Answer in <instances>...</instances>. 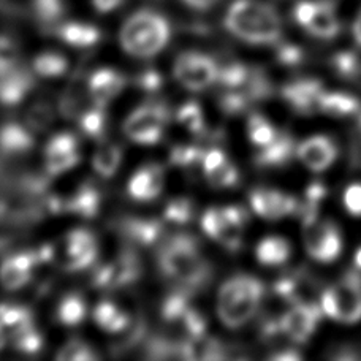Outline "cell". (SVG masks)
I'll use <instances>...</instances> for the list:
<instances>
[{
	"mask_svg": "<svg viewBox=\"0 0 361 361\" xmlns=\"http://www.w3.org/2000/svg\"><path fill=\"white\" fill-rule=\"evenodd\" d=\"M302 241L314 260L331 263L343 252V238L331 221H322L319 214L302 219Z\"/></svg>",
	"mask_w": 361,
	"mask_h": 361,
	"instance_id": "obj_8",
	"label": "cell"
},
{
	"mask_svg": "<svg viewBox=\"0 0 361 361\" xmlns=\"http://www.w3.org/2000/svg\"><path fill=\"white\" fill-rule=\"evenodd\" d=\"M57 360L62 361H90V360H99V355L94 352L86 341L82 339H70L66 344L61 347V350L56 355Z\"/></svg>",
	"mask_w": 361,
	"mask_h": 361,
	"instance_id": "obj_46",
	"label": "cell"
},
{
	"mask_svg": "<svg viewBox=\"0 0 361 361\" xmlns=\"http://www.w3.org/2000/svg\"><path fill=\"white\" fill-rule=\"evenodd\" d=\"M250 72H252V67L240 61L224 62L219 67L217 85L224 86L225 89H241L249 81Z\"/></svg>",
	"mask_w": 361,
	"mask_h": 361,
	"instance_id": "obj_37",
	"label": "cell"
},
{
	"mask_svg": "<svg viewBox=\"0 0 361 361\" xmlns=\"http://www.w3.org/2000/svg\"><path fill=\"white\" fill-rule=\"evenodd\" d=\"M336 146L328 137H312L296 147V156L312 171H324L336 160Z\"/></svg>",
	"mask_w": 361,
	"mask_h": 361,
	"instance_id": "obj_21",
	"label": "cell"
},
{
	"mask_svg": "<svg viewBox=\"0 0 361 361\" xmlns=\"http://www.w3.org/2000/svg\"><path fill=\"white\" fill-rule=\"evenodd\" d=\"M333 72L344 80H355L361 75V59L350 51H341L331 57Z\"/></svg>",
	"mask_w": 361,
	"mask_h": 361,
	"instance_id": "obj_45",
	"label": "cell"
},
{
	"mask_svg": "<svg viewBox=\"0 0 361 361\" xmlns=\"http://www.w3.org/2000/svg\"><path fill=\"white\" fill-rule=\"evenodd\" d=\"M324 86L317 80H298L283 86L282 99L286 100L293 111L300 114H314L320 111L319 103L324 94Z\"/></svg>",
	"mask_w": 361,
	"mask_h": 361,
	"instance_id": "obj_19",
	"label": "cell"
},
{
	"mask_svg": "<svg viewBox=\"0 0 361 361\" xmlns=\"http://www.w3.org/2000/svg\"><path fill=\"white\" fill-rule=\"evenodd\" d=\"M343 203L345 206L347 212H350L352 216L361 217V184L360 183H353L347 187L343 195Z\"/></svg>",
	"mask_w": 361,
	"mask_h": 361,
	"instance_id": "obj_51",
	"label": "cell"
},
{
	"mask_svg": "<svg viewBox=\"0 0 361 361\" xmlns=\"http://www.w3.org/2000/svg\"><path fill=\"white\" fill-rule=\"evenodd\" d=\"M92 4V8L100 13V15H108V13H113L119 10L122 5L126 4V0H90Z\"/></svg>",
	"mask_w": 361,
	"mask_h": 361,
	"instance_id": "obj_52",
	"label": "cell"
},
{
	"mask_svg": "<svg viewBox=\"0 0 361 361\" xmlns=\"http://www.w3.org/2000/svg\"><path fill=\"white\" fill-rule=\"evenodd\" d=\"M165 185V170L159 164L140 166L127 183L128 197L135 202L147 203L159 198Z\"/></svg>",
	"mask_w": 361,
	"mask_h": 361,
	"instance_id": "obj_18",
	"label": "cell"
},
{
	"mask_svg": "<svg viewBox=\"0 0 361 361\" xmlns=\"http://www.w3.org/2000/svg\"><path fill=\"white\" fill-rule=\"evenodd\" d=\"M128 85L127 75L119 70L103 67L97 68L87 76L89 95L95 105L108 106L114 99L124 92Z\"/></svg>",
	"mask_w": 361,
	"mask_h": 361,
	"instance_id": "obj_16",
	"label": "cell"
},
{
	"mask_svg": "<svg viewBox=\"0 0 361 361\" xmlns=\"http://www.w3.org/2000/svg\"><path fill=\"white\" fill-rule=\"evenodd\" d=\"M265 296V283L249 274L228 277L217 295V317L228 330H240L255 317Z\"/></svg>",
	"mask_w": 361,
	"mask_h": 361,
	"instance_id": "obj_3",
	"label": "cell"
},
{
	"mask_svg": "<svg viewBox=\"0 0 361 361\" xmlns=\"http://www.w3.org/2000/svg\"><path fill=\"white\" fill-rule=\"evenodd\" d=\"M355 268H358L360 271H361V247H358L357 249V252H355Z\"/></svg>",
	"mask_w": 361,
	"mask_h": 361,
	"instance_id": "obj_57",
	"label": "cell"
},
{
	"mask_svg": "<svg viewBox=\"0 0 361 361\" xmlns=\"http://www.w3.org/2000/svg\"><path fill=\"white\" fill-rule=\"evenodd\" d=\"M320 307L326 317L343 324L361 320V271H345L336 286L324 290Z\"/></svg>",
	"mask_w": 361,
	"mask_h": 361,
	"instance_id": "obj_5",
	"label": "cell"
},
{
	"mask_svg": "<svg viewBox=\"0 0 361 361\" xmlns=\"http://www.w3.org/2000/svg\"><path fill=\"white\" fill-rule=\"evenodd\" d=\"M320 111L326 114L338 116V118H344V116L358 114L361 111V103L350 94L343 92H324L320 97L319 103Z\"/></svg>",
	"mask_w": 361,
	"mask_h": 361,
	"instance_id": "obj_33",
	"label": "cell"
},
{
	"mask_svg": "<svg viewBox=\"0 0 361 361\" xmlns=\"http://www.w3.org/2000/svg\"><path fill=\"white\" fill-rule=\"evenodd\" d=\"M252 99L244 89H227L219 97V108L227 116H240L252 105Z\"/></svg>",
	"mask_w": 361,
	"mask_h": 361,
	"instance_id": "obj_43",
	"label": "cell"
},
{
	"mask_svg": "<svg viewBox=\"0 0 361 361\" xmlns=\"http://www.w3.org/2000/svg\"><path fill=\"white\" fill-rule=\"evenodd\" d=\"M183 2L193 10L204 11V10H209L211 6L217 2V0H183Z\"/></svg>",
	"mask_w": 361,
	"mask_h": 361,
	"instance_id": "obj_53",
	"label": "cell"
},
{
	"mask_svg": "<svg viewBox=\"0 0 361 361\" xmlns=\"http://www.w3.org/2000/svg\"><path fill=\"white\" fill-rule=\"evenodd\" d=\"M157 263L166 279L192 295L203 290L212 279V268L202 254L200 241L189 233L166 236L160 243Z\"/></svg>",
	"mask_w": 361,
	"mask_h": 361,
	"instance_id": "obj_1",
	"label": "cell"
},
{
	"mask_svg": "<svg viewBox=\"0 0 361 361\" xmlns=\"http://www.w3.org/2000/svg\"><path fill=\"white\" fill-rule=\"evenodd\" d=\"M170 122L169 105L151 100L127 116L122 126L126 137L135 145L156 146L164 138L165 128Z\"/></svg>",
	"mask_w": 361,
	"mask_h": 361,
	"instance_id": "obj_6",
	"label": "cell"
},
{
	"mask_svg": "<svg viewBox=\"0 0 361 361\" xmlns=\"http://www.w3.org/2000/svg\"><path fill=\"white\" fill-rule=\"evenodd\" d=\"M353 37H355L357 43L361 44V11L355 19V24H353Z\"/></svg>",
	"mask_w": 361,
	"mask_h": 361,
	"instance_id": "obj_56",
	"label": "cell"
},
{
	"mask_svg": "<svg viewBox=\"0 0 361 361\" xmlns=\"http://www.w3.org/2000/svg\"><path fill=\"white\" fill-rule=\"evenodd\" d=\"M249 203L255 214L267 221H279L282 217L300 214L301 209V204L293 197L265 187L250 192Z\"/></svg>",
	"mask_w": 361,
	"mask_h": 361,
	"instance_id": "obj_13",
	"label": "cell"
},
{
	"mask_svg": "<svg viewBox=\"0 0 361 361\" xmlns=\"http://www.w3.org/2000/svg\"><path fill=\"white\" fill-rule=\"evenodd\" d=\"M124 233L132 244H138L143 247H152L165 240V227L156 219H126L121 224Z\"/></svg>",
	"mask_w": 361,
	"mask_h": 361,
	"instance_id": "obj_24",
	"label": "cell"
},
{
	"mask_svg": "<svg viewBox=\"0 0 361 361\" xmlns=\"http://www.w3.org/2000/svg\"><path fill=\"white\" fill-rule=\"evenodd\" d=\"M87 302L85 296L80 295L78 292L67 293L62 296L56 309V320L59 322L62 326H78L87 317Z\"/></svg>",
	"mask_w": 361,
	"mask_h": 361,
	"instance_id": "obj_30",
	"label": "cell"
},
{
	"mask_svg": "<svg viewBox=\"0 0 361 361\" xmlns=\"http://www.w3.org/2000/svg\"><path fill=\"white\" fill-rule=\"evenodd\" d=\"M32 70L42 78H61L68 72V59L62 53L44 51V53L35 56L32 62Z\"/></svg>",
	"mask_w": 361,
	"mask_h": 361,
	"instance_id": "obj_35",
	"label": "cell"
},
{
	"mask_svg": "<svg viewBox=\"0 0 361 361\" xmlns=\"http://www.w3.org/2000/svg\"><path fill=\"white\" fill-rule=\"evenodd\" d=\"M56 35L73 48H92L102 42V30L87 23H62L56 27Z\"/></svg>",
	"mask_w": 361,
	"mask_h": 361,
	"instance_id": "obj_27",
	"label": "cell"
},
{
	"mask_svg": "<svg viewBox=\"0 0 361 361\" xmlns=\"http://www.w3.org/2000/svg\"><path fill=\"white\" fill-rule=\"evenodd\" d=\"M273 360H279V361H287V360H301V355L293 349H286V350H279L274 355H271Z\"/></svg>",
	"mask_w": 361,
	"mask_h": 361,
	"instance_id": "obj_55",
	"label": "cell"
},
{
	"mask_svg": "<svg viewBox=\"0 0 361 361\" xmlns=\"http://www.w3.org/2000/svg\"><path fill=\"white\" fill-rule=\"evenodd\" d=\"M202 170L206 180L216 189H231L240 183V171L221 147L212 146L204 151Z\"/></svg>",
	"mask_w": 361,
	"mask_h": 361,
	"instance_id": "obj_17",
	"label": "cell"
},
{
	"mask_svg": "<svg viewBox=\"0 0 361 361\" xmlns=\"http://www.w3.org/2000/svg\"><path fill=\"white\" fill-rule=\"evenodd\" d=\"M32 322H34V314L27 306L15 305V302H0V326L4 330L13 333Z\"/></svg>",
	"mask_w": 361,
	"mask_h": 361,
	"instance_id": "obj_38",
	"label": "cell"
},
{
	"mask_svg": "<svg viewBox=\"0 0 361 361\" xmlns=\"http://www.w3.org/2000/svg\"><path fill=\"white\" fill-rule=\"evenodd\" d=\"M35 87L34 70L18 66L0 76V105L18 106Z\"/></svg>",
	"mask_w": 361,
	"mask_h": 361,
	"instance_id": "obj_20",
	"label": "cell"
},
{
	"mask_svg": "<svg viewBox=\"0 0 361 361\" xmlns=\"http://www.w3.org/2000/svg\"><path fill=\"white\" fill-rule=\"evenodd\" d=\"M221 62L200 51H184L173 63V76L190 92H202L216 85Z\"/></svg>",
	"mask_w": 361,
	"mask_h": 361,
	"instance_id": "obj_7",
	"label": "cell"
},
{
	"mask_svg": "<svg viewBox=\"0 0 361 361\" xmlns=\"http://www.w3.org/2000/svg\"><path fill=\"white\" fill-rule=\"evenodd\" d=\"M190 296L192 293L187 292L184 288H176L175 292L169 293L162 301V306H160V315H162V320L169 325H179L180 320H183L184 314L187 312L190 305Z\"/></svg>",
	"mask_w": 361,
	"mask_h": 361,
	"instance_id": "obj_34",
	"label": "cell"
},
{
	"mask_svg": "<svg viewBox=\"0 0 361 361\" xmlns=\"http://www.w3.org/2000/svg\"><path fill=\"white\" fill-rule=\"evenodd\" d=\"M338 350L339 352L333 353L331 358H334V360H357L358 358V353L353 350L352 347L344 345V347H341V349H338Z\"/></svg>",
	"mask_w": 361,
	"mask_h": 361,
	"instance_id": "obj_54",
	"label": "cell"
},
{
	"mask_svg": "<svg viewBox=\"0 0 361 361\" xmlns=\"http://www.w3.org/2000/svg\"><path fill=\"white\" fill-rule=\"evenodd\" d=\"M19 66V47L13 38L0 35V76Z\"/></svg>",
	"mask_w": 361,
	"mask_h": 361,
	"instance_id": "obj_48",
	"label": "cell"
},
{
	"mask_svg": "<svg viewBox=\"0 0 361 361\" xmlns=\"http://www.w3.org/2000/svg\"><path fill=\"white\" fill-rule=\"evenodd\" d=\"M292 255V246L281 236H267L257 244L255 257L263 267L283 265Z\"/></svg>",
	"mask_w": 361,
	"mask_h": 361,
	"instance_id": "obj_29",
	"label": "cell"
},
{
	"mask_svg": "<svg viewBox=\"0 0 361 361\" xmlns=\"http://www.w3.org/2000/svg\"><path fill=\"white\" fill-rule=\"evenodd\" d=\"M66 269L67 271H85L97 262L99 257V243L97 238L86 228H75L66 236Z\"/></svg>",
	"mask_w": 361,
	"mask_h": 361,
	"instance_id": "obj_15",
	"label": "cell"
},
{
	"mask_svg": "<svg viewBox=\"0 0 361 361\" xmlns=\"http://www.w3.org/2000/svg\"><path fill=\"white\" fill-rule=\"evenodd\" d=\"M80 162V138L75 133L61 132L51 137L44 147V170L49 176L63 175Z\"/></svg>",
	"mask_w": 361,
	"mask_h": 361,
	"instance_id": "obj_10",
	"label": "cell"
},
{
	"mask_svg": "<svg viewBox=\"0 0 361 361\" xmlns=\"http://www.w3.org/2000/svg\"><path fill=\"white\" fill-rule=\"evenodd\" d=\"M358 127H360V132H361V111L358 113Z\"/></svg>",
	"mask_w": 361,
	"mask_h": 361,
	"instance_id": "obj_58",
	"label": "cell"
},
{
	"mask_svg": "<svg viewBox=\"0 0 361 361\" xmlns=\"http://www.w3.org/2000/svg\"><path fill=\"white\" fill-rule=\"evenodd\" d=\"M92 319L100 330L109 334H118L130 328V314L119 307L111 300H102L95 305L92 311Z\"/></svg>",
	"mask_w": 361,
	"mask_h": 361,
	"instance_id": "obj_26",
	"label": "cell"
},
{
	"mask_svg": "<svg viewBox=\"0 0 361 361\" xmlns=\"http://www.w3.org/2000/svg\"><path fill=\"white\" fill-rule=\"evenodd\" d=\"M35 146V133L21 122H5L0 126V152L4 156H24Z\"/></svg>",
	"mask_w": 361,
	"mask_h": 361,
	"instance_id": "obj_23",
	"label": "cell"
},
{
	"mask_svg": "<svg viewBox=\"0 0 361 361\" xmlns=\"http://www.w3.org/2000/svg\"><path fill=\"white\" fill-rule=\"evenodd\" d=\"M92 103L94 102L90 99L87 89V78H85L82 73H76L72 82L62 92L57 109H59V114L63 119L78 121L82 111Z\"/></svg>",
	"mask_w": 361,
	"mask_h": 361,
	"instance_id": "obj_22",
	"label": "cell"
},
{
	"mask_svg": "<svg viewBox=\"0 0 361 361\" xmlns=\"http://www.w3.org/2000/svg\"><path fill=\"white\" fill-rule=\"evenodd\" d=\"M42 265L37 249L23 250L0 263V286L8 292H15L27 286L34 277L37 268Z\"/></svg>",
	"mask_w": 361,
	"mask_h": 361,
	"instance_id": "obj_14",
	"label": "cell"
},
{
	"mask_svg": "<svg viewBox=\"0 0 361 361\" xmlns=\"http://www.w3.org/2000/svg\"><path fill=\"white\" fill-rule=\"evenodd\" d=\"M305 57V51L293 43H281L276 49V59L283 67H298Z\"/></svg>",
	"mask_w": 361,
	"mask_h": 361,
	"instance_id": "obj_50",
	"label": "cell"
},
{
	"mask_svg": "<svg viewBox=\"0 0 361 361\" xmlns=\"http://www.w3.org/2000/svg\"><path fill=\"white\" fill-rule=\"evenodd\" d=\"M295 154L296 143L292 135L279 132L273 143L260 147V151L255 156V164L260 169H281L293 159Z\"/></svg>",
	"mask_w": 361,
	"mask_h": 361,
	"instance_id": "obj_25",
	"label": "cell"
},
{
	"mask_svg": "<svg viewBox=\"0 0 361 361\" xmlns=\"http://www.w3.org/2000/svg\"><path fill=\"white\" fill-rule=\"evenodd\" d=\"M176 121L193 135L206 133L203 109H202V106H200V103L195 100L185 102L184 105H180L178 108Z\"/></svg>",
	"mask_w": 361,
	"mask_h": 361,
	"instance_id": "obj_41",
	"label": "cell"
},
{
	"mask_svg": "<svg viewBox=\"0 0 361 361\" xmlns=\"http://www.w3.org/2000/svg\"><path fill=\"white\" fill-rule=\"evenodd\" d=\"M122 159H124L122 147L118 143H113V141H105V143L97 147L92 159V166L100 178L111 179L118 173Z\"/></svg>",
	"mask_w": 361,
	"mask_h": 361,
	"instance_id": "obj_31",
	"label": "cell"
},
{
	"mask_svg": "<svg viewBox=\"0 0 361 361\" xmlns=\"http://www.w3.org/2000/svg\"><path fill=\"white\" fill-rule=\"evenodd\" d=\"M135 85L143 92L156 95L164 87V75L157 68H146L135 78Z\"/></svg>",
	"mask_w": 361,
	"mask_h": 361,
	"instance_id": "obj_49",
	"label": "cell"
},
{
	"mask_svg": "<svg viewBox=\"0 0 361 361\" xmlns=\"http://www.w3.org/2000/svg\"><path fill=\"white\" fill-rule=\"evenodd\" d=\"M32 6H34L35 18L44 27L59 25L61 19L66 15V5L62 0H34Z\"/></svg>",
	"mask_w": 361,
	"mask_h": 361,
	"instance_id": "obj_44",
	"label": "cell"
},
{
	"mask_svg": "<svg viewBox=\"0 0 361 361\" xmlns=\"http://www.w3.org/2000/svg\"><path fill=\"white\" fill-rule=\"evenodd\" d=\"M293 18L309 34L325 40L334 38L341 32V23L331 0H300L293 6Z\"/></svg>",
	"mask_w": 361,
	"mask_h": 361,
	"instance_id": "obj_9",
	"label": "cell"
},
{
	"mask_svg": "<svg viewBox=\"0 0 361 361\" xmlns=\"http://www.w3.org/2000/svg\"><path fill=\"white\" fill-rule=\"evenodd\" d=\"M54 106L47 100H38L27 109V113H25L24 124L34 133H38L48 130L51 124L54 122Z\"/></svg>",
	"mask_w": 361,
	"mask_h": 361,
	"instance_id": "obj_39",
	"label": "cell"
},
{
	"mask_svg": "<svg viewBox=\"0 0 361 361\" xmlns=\"http://www.w3.org/2000/svg\"><path fill=\"white\" fill-rule=\"evenodd\" d=\"M247 133L249 140L257 147H265L269 143H273L277 137V132L274 126L260 113H252L249 116L247 121Z\"/></svg>",
	"mask_w": 361,
	"mask_h": 361,
	"instance_id": "obj_40",
	"label": "cell"
},
{
	"mask_svg": "<svg viewBox=\"0 0 361 361\" xmlns=\"http://www.w3.org/2000/svg\"><path fill=\"white\" fill-rule=\"evenodd\" d=\"M10 341L18 352H23L25 355H35V353L42 352L44 345V338L35 326V322L10 333Z\"/></svg>",
	"mask_w": 361,
	"mask_h": 361,
	"instance_id": "obj_36",
	"label": "cell"
},
{
	"mask_svg": "<svg viewBox=\"0 0 361 361\" xmlns=\"http://www.w3.org/2000/svg\"><path fill=\"white\" fill-rule=\"evenodd\" d=\"M206 149L195 145H179L175 146L170 152L171 165L179 169H190L193 165H202V159Z\"/></svg>",
	"mask_w": 361,
	"mask_h": 361,
	"instance_id": "obj_47",
	"label": "cell"
},
{
	"mask_svg": "<svg viewBox=\"0 0 361 361\" xmlns=\"http://www.w3.org/2000/svg\"><path fill=\"white\" fill-rule=\"evenodd\" d=\"M66 202V211L85 219H94L100 212L102 192L92 183H85Z\"/></svg>",
	"mask_w": 361,
	"mask_h": 361,
	"instance_id": "obj_28",
	"label": "cell"
},
{
	"mask_svg": "<svg viewBox=\"0 0 361 361\" xmlns=\"http://www.w3.org/2000/svg\"><path fill=\"white\" fill-rule=\"evenodd\" d=\"M200 225L206 236L222 244L230 252H236L241 249L244 227L236 224L225 208H208L202 214Z\"/></svg>",
	"mask_w": 361,
	"mask_h": 361,
	"instance_id": "obj_11",
	"label": "cell"
},
{
	"mask_svg": "<svg viewBox=\"0 0 361 361\" xmlns=\"http://www.w3.org/2000/svg\"><path fill=\"white\" fill-rule=\"evenodd\" d=\"M78 127L82 135L92 140H103L108 130V114L106 106L92 105L87 106L78 118Z\"/></svg>",
	"mask_w": 361,
	"mask_h": 361,
	"instance_id": "obj_32",
	"label": "cell"
},
{
	"mask_svg": "<svg viewBox=\"0 0 361 361\" xmlns=\"http://www.w3.org/2000/svg\"><path fill=\"white\" fill-rule=\"evenodd\" d=\"M171 25L164 15L140 10L126 19L119 32L121 48L137 59H149L169 47Z\"/></svg>",
	"mask_w": 361,
	"mask_h": 361,
	"instance_id": "obj_4",
	"label": "cell"
},
{
	"mask_svg": "<svg viewBox=\"0 0 361 361\" xmlns=\"http://www.w3.org/2000/svg\"><path fill=\"white\" fill-rule=\"evenodd\" d=\"M225 29L231 35L250 44H273L282 35V23L277 11L257 0H236L224 18Z\"/></svg>",
	"mask_w": 361,
	"mask_h": 361,
	"instance_id": "obj_2",
	"label": "cell"
},
{
	"mask_svg": "<svg viewBox=\"0 0 361 361\" xmlns=\"http://www.w3.org/2000/svg\"><path fill=\"white\" fill-rule=\"evenodd\" d=\"M197 206L193 203V200L187 197H178L170 200L165 204L164 209V219L165 222L176 224V225H185L193 221L195 217Z\"/></svg>",
	"mask_w": 361,
	"mask_h": 361,
	"instance_id": "obj_42",
	"label": "cell"
},
{
	"mask_svg": "<svg viewBox=\"0 0 361 361\" xmlns=\"http://www.w3.org/2000/svg\"><path fill=\"white\" fill-rule=\"evenodd\" d=\"M324 315L322 307L307 301H296L293 307L281 317V325L286 336L295 343H306Z\"/></svg>",
	"mask_w": 361,
	"mask_h": 361,
	"instance_id": "obj_12",
	"label": "cell"
}]
</instances>
